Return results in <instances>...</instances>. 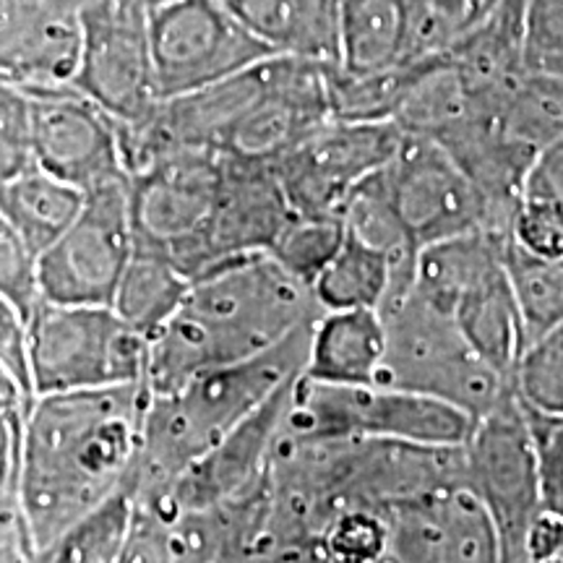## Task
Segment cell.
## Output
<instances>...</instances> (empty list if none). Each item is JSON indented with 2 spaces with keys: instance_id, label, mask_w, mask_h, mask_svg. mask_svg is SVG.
Segmentation results:
<instances>
[{
  "instance_id": "6da1fadb",
  "label": "cell",
  "mask_w": 563,
  "mask_h": 563,
  "mask_svg": "<svg viewBox=\"0 0 563 563\" xmlns=\"http://www.w3.org/2000/svg\"><path fill=\"white\" fill-rule=\"evenodd\" d=\"M146 405V382L37 394L24 420L19 488L37 555L136 481Z\"/></svg>"
},
{
  "instance_id": "7a4b0ae2",
  "label": "cell",
  "mask_w": 563,
  "mask_h": 563,
  "mask_svg": "<svg viewBox=\"0 0 563 563\" xmlns=\"http://www.w3.org/2000/svg\"><path fill=\"white\" fill-rule=\"evenodd\" d=\"M323 308L272 253H249L211 266L188 285L170 321L150 340V394L178 389L203 371L262 355Z\"/></svg>"
},
{
  "instance_id": "3957f363",
  "label": "cell",
  "mask_w": 563,
  "mask_h": 563,
  "mask_svg": "<svg viewBox=\"0 0 563 563\" xmlns=\"http://www.w3.org/2000/svg\"><path fill=\"white\" fill-rule=\"evenodd\" d=\"M313 321L249 361L150 394L136 464V498H157L196 460L235 431L274 391L306 371Z\"/></svg>"
},
{
  "instance_id": "277c9868",
  "label": "cell",
  "mask_w": 563,
  "mask_h": 563,
  "mask_svg": "<svg viewBox=\"0 0 563 563\" xmlns=\"http://www.w3.org/2000/svg\"><path fill=\"white\" fill-rule=\"evenodd\" d=\"M378 313L386 332L378 384L443 399L473 418H481L514 389L509 376L490 368L470 347L454 316L422 298L412 282L386 292Z\"/></svg>"
},
{
  "instance_id": "5b68a950",
  "label": "cell",
  "mask_w": 563,
  "mask_h": 563,
  "mask_svg": "<svg viewBox=\"0 0 563 563\" xmlns=\"http://www.w3.org/2000/svg\"><path fill=\"white\" fill-rule=\"evenodd\" d=\"M475 418L460 407L389 384H323L300 376L282 420V439H391L462 446Z\"/></svg>"
},
{
  "instance_id": "8992f818",
  "label": "cell",
  "mask_w": 563,
  "mask_h": 563,
  "mask_svg": "<svg viewBox=\"0 0 563 563\" xmlns=\"http://www.w3.org/2000/svg\"><path fill=\"white\" fill-rule=\"evenodd\" d=\"M26 347L37 394L146 382L150 340L112 306L40 298L26 313Z\"/></svg>"
},
{
  "instance_id": "52a82bcc",
  "label": "cell",
  "mask_w": 563,
  "mask_h": 563,
  "mask_svg": "<svg viewBox=\"0 0 563 563\" xmlns=\"http://www.w3.org/2000/svg\"><path fill=\"white\" fill-rule=\"evenodd\" d=\"M462 481L496 525L501 561L522 559L527 527L545 501L530 412L517 389L475 418L473 431L462 443Z\"/></svg>"
},
{
  "instance_id": "ba28073f",
  "label": "cell",
  "mask_w": 563,
  "mask_h": 563,
  "mask_svg": "<svg viewBox=\"0 0 563 563\" xmlns=\"http://www.w3.org/2000/svg\"><path fill=\"white\" fill-rule=\"evenodd\" d=\"M220 162V154L170 152L129 173L136 249L159 253L188 279L209 269L207 235Z\"/></svg>"
},
{
  "instance_id": "9c48e42d",
  "label": "cell",
  "mask_w": 563,
  "mask_h": 563,
  "mask_svg": "<svg viewBox=\"0 0 563 563\" xmlns=\"http://www.w3.org/2000/svg\"><path fill=\"white\" fill-rule=\"evenodd\" d=\"M150 45L162 100L209 87L277 55L224 0H165L154 5Z\"/></svg>"
},
{
  "instance_id": "30bf717a",
  "label": "cell",
  "mask_w": 563,
  "mask_h": 563,
  "mask_svg": "<svg viewBox=\"0 0 563 563\" xmlns=\"http://www.w3.org/2000/svg\"><path fill=\"white\" fill-rule=\"evenodd\" d=\"M386 188L415 249L470 232L509 238V224L481 188L431 139L405 133L394 157L382 167Z\"/></svg>"
},
{
  "instance_id": "8fae6325",
  "label": "cell",
  "mask_w": 563,
  "mask_h": 563,
  "mask_svg": "<svg viewBox=\"0 0 563 563\" xmlns=\"http://www.w3.org/2000/svg\"><path fill=\"white\" fill-rule=\"evenodd\" d=\"M81 55L70 84L121 125H139L162 102L150 45V9L95 0L79 13Z\"/></svg>"
},
{
  "instance_id": "7c38bea8",
  "label": "cell",
  "mask_w": 563,
  "mask_h": 563,
  "mask_svg": "<svg viewBox=\"0 0 563 563\" xmlns=\"http://www.w3.org/2000/svg\"><path fill=\"white\" fill-rule=\"evenodd\" d=\"M133 249L129 178L95 188L79 217L40 253V298L110 306Z\"/></svg>"
},
{
  "instance_id": "4fadbf2b",
  "label": "cell",
  "mask_w": 563,
  "mask_h": 563,
  "mask_svg": "<svg viewBox=\"0 0 563 563\" xmlns=\"http://www.w3.org/2000/svg\"><path fill=\"white\" fill-rule=\"evenodd\" d=\"M32 162L84 194L125 180L121 123L74 84H26Z\"/></svg>"
},
{
  "instance_id": "5bb4252c",
  "label": "cell",
  "mask_w": 563,
  "mask_h": 563,
  "mask_svg": "<svg viewBox=\"0 0 563 563\" xmlns=\"http://www.w3.org/2000/svg\"><path fill=\"white\" fill-rule=\"evenodd\" d=\"M402 136L394 121H329L274 162V170L292 211L342 214L352 188L397 154Z\"/></svg>"
},
{
  "instance_id": "9a60e30c",
  "label": "cell",
  "mask_w": 563,
  "mask_h": 563,
  "mask_svg": "<svg viewBox=\"0 0 563 563\" xmlns=\"http://www.w3.org/2000/svg\"><path fill=\"white\" fill-rule=\"evenodd\" d=\"M389 553L399 563L501 561L496 525L464 481L439 485L386 509Z\"/></svg>"
},
{
  "instance_id": "2e32d148",
  "label": "cell",
  "mask_w": 563,
  "mask_h": 563,
  "mask_svg": "<svg viewBox=\"0 0 563 563\" xmlns=\"http://www.w3.org/2000/svg\"><path fill=\"white\" fill-rule=\"evenodd\" d=\"M298 378L274 391L235 431H230L201 460H196L162 496L136 498V509L150 511L154 517L207 509V506H217L232 496H241L243 490L262 481L269 470L287 402H290L292 386Z\"/></svg>"
},
{
  "instance_id": "e0dca14e",
  "label": "cell",
  "mask_w": 563,
  "mask_h": 563,
  "mask_svg": "<svg viewBox=\"0 0 563 563\" xmlns=\"http://www.w3.org/2000/svg\"><path fill=\"white\" fill-rule=\"evenodd\" d=\"M292 214L272 162L222 157L207 235L209 269L230 258L269 251Z\"/></svg>"
},
{
  "instance_id": "ac0fdd59",
  "label": "cell",
  "mask_w": 563,
  "mask_h": 563,
  "mask_svg": "<svg viewBox=\"0 0 563 563\" xmlns=\"http://www.w3.org/2000/svg\"><path fill=\"white\" fill-rule=\"evenodd\" d=\"M81 21L60 0H0V74L21 84H70Z\"/></svg>"
},
{
  "instance_id": "d6986e66",
  "label": "cell",
  "mask_w": 563,
  "mask_h": 563,
  "mask_svg": "<svg viewBox=\"0 0 563 563\" xmlns=\"http://www.w3.org/2000/svg\"><path fill=\"white\" fill-rule=\"evenodd\" d=\"M386 332L376 308H334L313 321L302 376L323 384H378Z\"/></svg>"
},
{
  "instance_id": "ffe728a7",
  "label": "cell",
  "mask_w": 563,
  "mask_h": 563,
  "mask_svg": "<svg viewBox=\"0 0 563 563\" xmlns=\"http://www.w3.org/2000/svg\"><path fill=\"white\" fill-rule=\"evenodd\" d=\"M420 60L415 53L410 0H340L334 66L376 74Z\"/></svg>"
},
{
  "instance_id": "44dd1931",
  "label": "cell",
  "mask_w": 563,
  "mask_h": 563,
  "mask_svg": "<svg viewBox=\"0 0 563 563\" xmlns=\"http://www.w3.org/2000/svg\"><path fill=\"white\" fill-rule=\"evenodd\" d=\"M452 316L470 347L490 368L514 382V371H517L525 347L530 344V336H527L519 302L514 298L506 264L470 287L454 302Z\"/></svg>"
},
{
  "instance_id": "7402d4cb",
  "label": "cell",
  "mask_w": 563,
  "mask_h": 563,
  "mask_svg": "<svg viewBox=\"0 0 563 563\" xmlns=\"http://www.w3.org/2000/svg\"><path fill=\"white\" fill-rule=\"evenodd\" d=\"M232 13L277 55L336 60L340 0H224Z\"/></svg>"
},
{
  "instance_id": "603a6c76",
  "label": "cell",
  "mask_w": 563,
  "mask_h": 563,
  "mask_svg": "<svg viewBox=\"0 0 563 563\" xmlns=\"http://www.w3.org/2000/svg\"><path fill=\"white\" fill-rule=\"evenodd\" d=\"M84 199L87 194L81 188L55 178L32 162L0 194V214L34 251L42 253L79 217Z\"/></svg>"
},
{
  "instance_id": "cb8c5ba5",
  "label": "cell",
  "mask_w": 563,
  "mask_h": 563,
  "mask_svg": "<svg viewBox=\"0 0 563 563\" xmlns=\"http://www.w3.org/2000/svg\"><path fill=\"white\" fill-rule=\"evenodd\" d=\"M188 285H191V279L165 256L133 249L131 262L118 282L110 306L125 323H131L136 332L152 340L178 311Z\"/></svg>"
},
{
  "instance_id": "d4e9b609",
  "label": "cell",
  "mask_w": 563,
  "mask_h": 563,
  "mask_svg": "<svg viewBox=\"0 0 563 563\" xmlns=\"http://www.w3.org/2000/svg\"><path fill=\"white\" fill-rule=\"evenodd\" d=\"M394 279H397V269L386 253L357 238L344 235L340 251L319 272L311 290L323 311H334V308H376L378 311Z\"/></svg>"
},
{
  "instance_id": "484cf974",
  "label": "cell",
  "mask_w": 563,
  "mask_h": 563,
  "mask_svg": "<svg viewBox=\"0 0 563 563\" xmlns=\"http://www.w3.org/2000/svg\"><path fill=\"white\" fill-rule=\"evenodd\" d=\"M498 125L511 144L530 154L563 139V74L525 68L504 95Z\"/></svg>"
},
{
  "instance_id": "4316f807",
  "label": "cell",
  "mask_w": 563,
  "mask_h": 563,
  "mask_svg": "<svg viewBox=\"0 0 563 563\" xmlns=\"http://www.w3.org/2000/svg\"><path fill=\"white\" fill-rule=\"evenodd\" d=\"M133 511H136V481L104 498L100 506L84 514L55 543L37 555L51 563H118L129 543Z\"/></svg>"
},
{
  "instance_id": "83f0119b",
  "label": "cell",
  "mask_w": 563,
  "mask_h": 563,
  "mask_svg": "<svg viewBox=\"0 0 563 563\" xmlns=\"http://www.w3.org/2000/svg\"><path fill=\"white\" fill-rule=\"evenodd\" d=\"M504 264L532 342L563 319V258L532 256L506 238Z\"/></svg>"
},
{
  "instance_id": "f1b7e54d",
  "label": "cell",
  "mask_w": 563,
  "mask_h": 563,
  "mask_svg": "<svg viewBox=\"0 0 563 563\" xmlns=\"http://www.w3.org/2000/svg\"><path fill=\"white\" fill-rule=\"evenodd\" d=\"M344 235H347V228H344L342 214H298L295 211L266 253H272L300 282L313 285L319 272L340 251Z\"/></svg>"
},
{
  "instance_id": "f546056e",
  "label": "cell",
  "mask_w": 563,
  "mask_h": 563,
  "mask_svg": "<svg viewBox=\"0 0 563 563\" xmlns=\"http://www.w3.org/2000/svg\"><path fill=\"white\" fill-rule=\"evenodd\" d=\"M514 389L530 410L563 418V319L527 344Z\"/></svg>"
},
{
  "instance_id": "4dcf8cb0",
  "label": "cell",
  "mask_w": 563,
  "mask_h": 563,
  "mask_svg": "<svg viewBox=\"0 0 563 563\" xmlns=\"http://www.w3.org/2000/svg\"><path fill=\"white\" fill-rule=\"evenodd\" d=\"M321 561L373 563L389 553L386 514L376 509H342L329 519L319 543Z\"/></svg>"
},
{
  "instance_id": "1f68e13d",
  "label": "cell",
  "mask_w": 563,
  "mask_h": 563,
  "mask_svg": "<svg viewBox=\"0 0 563 563\" xmlns=\"http://www.w3.org/2000/svg\"><path fill=\"white\" fill-rule=\"evenodd\" d=\"M30 165V91L26 84L0 74V194Z\"/></svg>"
},
{
  "instance_id": "d6a6232c",
  "label": "cell",
  "mask_w": 563,
  "mask_h": 563,
  "mask_svg": "<svg viewBox=\"0 0 563 563\" xmlns=\"http://www.w3.org/2000/svg\"><path fill=\"white\" fill-rule=\"evenodd\" d=\"M522 60L530 70L563 74V0H527Z\"/></svg>"
},
{
  "instance_id": "836d02e7",
  "label": "cell",
  "mask_w": 563,
  "mask_h": 563,
  "mask_svg": "<svg viewBox=\"0 0 563 563\" xmlns=\"http://www.w3.org/2000/svg\"><path fill=\"white\" fill-rule=\"evenodd\" d=\"M40 253L0 214V295L30 313L40 300Z\"/></svg>"
},
{
  "instance_id": "e575fe53",
  "label": "cell",
  "mask_w": 563,
  "mask_h": 563,
  "mask_svg": "<svg viewBox=\"0 0 563 563\" xmlns=\"http://www.w3.org/2000/svg\"><path fill=\"white\" fill-rule=\"evenodd\" d=\"M509 241L540 258H563V211L545 201L519 199L511 214Z\"/></svg>"
},
{
  "instance_id": "d590c367",
  "label": "cell",
  "mask_w": 563,
  "mask_h": 563,
  "mask_svg": "<svg viewBox=\"0 0 563 563\" xmlns=\"http://www.w3.org/2000/svg\"><path fill=\"white\" fill-rule=\"evenodd\" d=\"M415 53L439 55L460 37L470 16V0H410Z\"/></svg>"
},
{
  "instance_id": "8d00e7d4",
  "label": "cell",
  "mask_w": 563,
  "mask_h": 563,
  "mask_svg": "<svg viewBox=\"0 0 563 563\" xmlns=\"http://www.w3.org/2000/svg\"><path fill=\"white\" fill-rule=\"evenodd\" d=\"M525 405V402H522ZM527 407V405H525ZM543 473V501L563 517V418L534 412L527 407Z\"/></svg>"
},
{
  "instance_id": "74e56055",
  "label": "cell",
  "mask_w": 563,
  "mask_h": 563,
  "mask_svg": "<svg viewBox=\"0 0 563 563\" xmlns=\"http://www.w3.org/2000/svg\"><path fill=\"white\" fill-rule=\"evenodd\" d=\"M24 420V412L0 410V511L19 509Z\"/></svg>"
},
{
  "instance_id": "f35d334b",
  "label": "cell",
  "mask_w": 563,
  "mask_h": 563,
  "mask_svg": "<svg viewBox=\"0 0 563 563\" xmlns=\"http://www.w3.org/2000/svg\"><path fill=\"white\" fill-rule=\"evenodd\" d=\"M519 199L545 201L563 211V139L553 141L534 154Z\"/></svg>"
},
{
  "instance_id": "ab89813d",
  "label": "cell",
  "mask_w": 563,
  "mask_h": 563,
  "mask_svg": "<svg viewBox=\"0 0 563 563\" xmlns=\"http://www.w3.org/2000/svg\"><path fill=\"white\" fill-rule=\"evenodd\" d=\"M0 365L11 368L34 389L30 347H26V313L3 295H0Z\"/></svg>"
},
{
  "instance_id": "60d3db41",
  "label": "cell",
  "mask_w": 563,
  "mask_h": 563,
  "mask_svg": "<svg viewBox=\"0 0 563 563\" xmlns=\"http://www.w3.org/2000/svg\"><path fill=\"white\" fill-rule=\"evenodd\" d=\"M525 563H563V517L553 509L538 511L522 540Z\"/></svg>"
},
{
  "instance_id": "b9f144b4",
  "label": "cell",
  "mask_w": 563,
  "mask_h": 563,
  "mask_svg": "<svg viewBox=\"0 0 563 563\" xmlns=\"http://www.w3.org/2000/svg\"><path fill=\"white\" fill-rule=\"evenodd\" d=\"M37 561L30 525L21 509L0 511V563Z\"/></svg>"
},
{
  "instance_id": "7bdbcfd3",
  "label": "cell",
  "mask_w": 563,
  "mask_h": 563,
  "mask_svg": "<svg viewBox=\"0 0 563 563\" xmlns=\"http://www.w3.org/2000/svg\"><path fill=\"white\" fill-rule=\"evenodd\" d=\"M525 3H527V0H498V5L488 13V16L501 21L504 26H509V30L522 34Z\"/></svg>"
},
{
  "instance_id": "ee69618b",
  "label": "cell",
  "mask_w": 563,
  "mask_h": 563,
  "mask_svg": "<svg viewBox=\"0 0 563 563\" xmlns=\"http://www.w3.org/2000/svg\"><path fill=\"white\" fill-rule=\"evenodd\" d=\"M496 5H498V0H470L467 26L475 24V21H481V19L488 16V13H490L493 9H496ZM467 26H464V30H467Z\"/></svg>"
},
{
  "instance_id": "f6af8a7d",
  "label": "cell",
  "mask_w": 563,
  "mask_h": 563,
  "mask_svg": "<svg viewBox=\"0 0 563 563\" xmlns=\"http://www.w3.org/2000/svg\"><path fill=\"white\" fill-rule=\"evenodd\" d=\"M60 3L66 5V9L74 11V13H81L89 3H95V0H60Z\"/></svg>"
},
{
  "instance_id": "bcb514c9",
  "label": "cell",
  "mask_w": 563,
  "mask_h": 563,
  "mask_svg": "<svg viewBox=\"0 0 563 563\" xmlns=\"http://www.w3.org/2000/svg\"><path fill=\"white\" fill-rule=\"evenodd\" d=\"M139 3H144V5H146V9H154V5L165 3V0H139Z\"/></svg>"
}]
</instances>
